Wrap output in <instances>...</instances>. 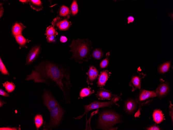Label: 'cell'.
Returning a JSON list of instances; mask_svg holds the SVG:
<instances>
[{
  "label": "cell",
  "mask_w": 173,
  "mask_h": 130,
  "mask_svg": "<svg viewBox=\"0 0 173 130\" xmlns=\"http://www.w3.org/2000/svg\"><path fill=\"white\" fill-rule=\"evenodd\" d=\"M70 18V16L69 14L64 18L57 17L53 19L51 23L53 26L57 28L60 30L66 31L72 24L71 22L69 20Z\"/></svg>",
  "instance_id": "cell-7"
},
{
  "label": "cell",
  "mask_w": 173,
  "mask_h": 130,
  "mask_svg": "<svg viewBox=\"0 0 173 130\" xmlns=\"http://www.w3.org/2000/svg\"><path fill=\"white\" fill-rule=\"evenodd\" d=\"M43 102L49 110L59 103L48 91L44 90L42 96Z\"/></svg>",
  "instance_id": "cell-8"
},
{
  "label": "cell",
  "mask_w": 173,
  "mask_h": 130,
  "mask_svg": "<svg viewBox=\"0 0 173 130\" xmlns=\"http://www.w3.org/2000/svg\"><path fill=\"white\" fill-rule=\"evenodd\" d=\"M138 72V75L133 76L132 77L129 83V86L132 87V92L134 91L137 88L140 89L142 79L146 75L142 73Z\"/></svg>",
  "instance_id": "cell-11"
},
{
  "label": "cell",
  "mask_w": 173,
  "mask_h": 130,
  "mask_svg": "<svg viewBox=\"0 0 173 130\" xmlns=\"http://www.w3.org/2000/svg\"><path fill=\"white\" fill-rule=\"evenodd\" d=\"M26 28V27L21 23L17 22H15L12 28V35L15 37L18 35H22V31Z\"/></svg>",
  "instance_id": "cell-16"
},
{
  "label": "cell",
  "mask_w": 173,
  "mask_h": 130,
  "mask_svg": "<svg viewBox=\"0 0 173 130\" xmlns=\"http://www.w3.org/2000/svg\"><path fill=\"white\" fill-rule=\"evenodd\" d=\"M171 65V61H167L159 66L158 67V71L160 73L163 74L169 70Z\"/></svg>",
  "instance_id": "cell-20"
},
{
  "label": "cell",
  "mask_w": 173,
  "mask_h": 130,
  "mask_svg": "<svg viewBox=\"0 0 173 130\" xmlns=\"http://www.w3.org/2000/svg\"><path fill=\"white\" fill-rule=\"evenodd\" d=\"M91 41L87 39H73L69 45L70 51L72 53L70 59H74L76 62L81 64L88 61L91 57V52L93 49Z\"/></svg>",
  "instance_id": "cell-2"
},
{
  "label": "cell",
  "mask_w": 173,
  "mask_h": 130,
  "mask_svg": "<svg viewBox=\"0 0 173 130\" xmlns=\"http://www.w3.org/2000/svg\"><path fill=\"white\" fill-rule=\"evenodd\" d=\"M137 104L135 100L132 99H127L125 101L124 104L125 112L129 115L133 114L136 108Z\"/></svg>",
  "instance_id": "cell-12"
},
{
  "label": "cell",
  "mask_w": 173,
  "mask_h": 130,
  "mask_svg": "<svg viewBox=\"0 0 173 130\" xmlns=\"http://www.w3.org/2000/svg\"><path fill=\"white\" fill-rule=\"evenodd\" d=\"M26 79L28 81L33 80L35 83H53L61 90L66 103L69 104L70 103L72 85L70 71L68 65L43 61L35 66L31 73L27 76Z\"/></svg>",
  "instance_id": "cell-1"
},
{
  "label": "cell",
  "mask_w": 173,
  "mask_h": 130,
  "mask_svg": "<svg viewBox=\"0 0 173 130\" xmlns=\"http://www.w3.org/2000/svg\"><path fill=\"white\" fill-rule=\"evenodd\" d=\"M113 97L111 101L107 102H100L98 101H94L90 104L87 105H84V112L83 114L81 116L74 118L75 119H80L84 115L87 114L88 112L92 110L98 109L100 108H103L106 107H111L114 104L119 106L118 104L116 102L119 100L121 98L120 96H118L117 95L113 94Z\"/></svg>",
  "instance_id": "cell-4"
},
{
  "label": "cell",
  "mask_w": 173,
  "mask_h": 130,
  "mask_svg": "<svg viewBox=\"0 0 173 130\" xmlns=\"http://www.w3.org/2000/svg\"><path fill=\"white\" fill-rule=\"evenodd\" d=\"M0 95L5 97L9 96V94L3 91L2 89H0Z\"/></svg>",
  "instance_id": "cell-34"
},
{
  "label": "cell",
  "mask_w": 173,
  "mask_h": 130,
  "mask_svg": "<svg viewBox=\"0 0 173 130\" xmlns=\"http://www.w3.org/2000/svg\"><path fill=\"white\" fill-rule=\"evenodd\" d=\"M170 105L169 106V108L170 110L169 115L171 117V119L172 120V123L173 121V106L171 102L170 101Z\"/></svg>",
  "instance_id": "cell-31"
},
{
  "label": "cell",
  "mask_w": 173,
  "mask_h": 130,
  "mask_svg": "<svg viewBox=\"0 0 173 130\" xmlns=\"http://www.w3.org/2000/svg\"><path fill=\"white\" fill-rule=\"evenodd\" d=\"M94 92L91 88H84L80 91V96L81 98L86 97L90 95Z\"/></svg>",
  "instance_id": "cell-25"
},
{
  "label": "cell",
  "mask_w": 173,
  "mask_h": 130,
  "mask_svg": "<svg viewBox=\"0 0 173 130\" xmlns=\"http://www.w3.org/2000/svg\"><path fill=\"white\" fill-rule=\"evenodd\" d=\"M67 40L68 39L67 38L64 36H61L60 37V41L62 43H65L66 42Z\"/></svg>",
  "instance_id": "cell-36"
},
{
  "label": "cell",
  "mask_w": 173,
  "mask_h": 130,
  "mask_svg": "<svg viewBox=\"0 0 173 130\" xmlns=\"http://www.w3.org/2000/svg\"><path fill=\"white\" fill-rule=\"evenodd\" d=\"M160 84L156 88L155 92L156 95L160 98L166 96L170 90L169 85L168 83L162 79H160Z\"/></svg>",
  "instance_id": "cell-10"
},
{
  "label": "cell",
  "mask_w": 173,
  "mask_h": 130,
  "mask_svg": "<svg viewBox=\"0 0 173 130\" xmlns=\"http://www.w3.org/2000/svg\"><path fill=\"white\" fill-rule=\"evenodd\" d=\"M111 73L107 70H104L99 74L97 83V86L100 87L104 86Z\"/></svg>",
  "instance_id": "cell-15"
},
{
  "label": "cell",
  "mask_w": 173,
  "mask_h": 130,
  "mask_svg": "<svg viewBox=\"0 0 173 130\" xmlns=\"http://www.w3.org/2000/svg\"><path fill=\"white\" fill-rule=\"evenodd\" d=\"M41 46L40 45L33 47L26 57L25 65L31 64L37 58L41 51Z\"/></svg>",
  "instance_id": "cell-9"
},
{
  "label": "cell",
  "mask_w": 173,
  "mask_h": 130,
  "mask_svg": "<svg viewBox=\"0 0 173 130\" xmlns=\"http://www.w3.org/2000/svg\"><path fill=\"white\" fill-rule=\"evenodd\" d=\"M1 130H17L16 128H11L9 127L0 128Z\"/></svg>",
  "instance_id": "cell-37"
},
{
  "label": "cell",
  "mask_w": 173,
  "mask_h": 130,
  "mask_svg": "<svg viewBox=\"0 0 173 130\" xmlns=\"http://www.w3.org/2000/svg\"><path fill=\"white\" fill-rule=\"evenodd\" d=\"M3 84L6 90L9 93L13 92L15 88V85L12 82L7 81L3 83Z\"/></svg>",
  "instance_id": "cell-24"
},
{
  "label": "cell",
  "mask_w": 173,
  "mask_h": 130,
  "mask_svg": "<svg viewBox=\"0 0 173 130\" xmlns=\"http://www.w3.org/2000/svg\"><path fill=\"white\" fill-rule=\"evenodd\" d=\"M34 122L37 129H38L43 123V120L42 115L40 114L36 115L34 118Z\"/></svg>",
  "instance_id": "cell-27"
},
{
  "label": "cell",
  "mask_w": 173,
  "mask_h": 130,
  "mask_svg": "<svg viewBox=\"0 0 173 130\" xmlns=\"http://www.w3.org/2000/svg\"><path fill=\"white\" fill-rule=\"evenodd\" d=\"M19 1L23 3H29V0H20Z\"/></svg>",
  "instance_id": "cell-38"
},
{
  "label": "cell",
  "mask_w": 173,
  "mask_h": 130,
  "mask_svg": "<svg viewBox=\"0 0 173 130\" xmlns=\"http://www.w3.org/2000/svg\"><path fill=\"white\" fill-rule=\"evenodd\" d=\"M113 96L111 92L103 88L99 89L96 94L97 97L98 99L102 100L112 99Z\"/></svg>",
  "instance_id": "cell-14"
},
{
  "label": "cell",
  "mask_w": 173,
  "mask_h": 130,
  "mask_svg": "<svg viewBox=\"0 0 173 130\" xmlns=\"http://www.w3.org/2000/svg\"><path fill=\"white\" fill-rule=\"evenodd\" d=\"M91 56L95 59L99 60L103 57V53L101 49L96 48L94 50L91 54Z\"/></svg>",
  "instance_id": "cell-23"
},
{
  "label": "cell",
  "mask_w": 173,
  "mask_h": 130,
  "mask_svg": "<svg viewBox=\"0 0 173 130\" xmlns=\"http://www.w3.org/2000/svg\"><path fill=\"white\" fill-rule=\"evenodd\" d=\"M98 73V71L95 67L93 66H90L86 73L88 75L86 81L88 84H93V81L97 77Z\"/></svg>",
  "instance_id": "cell-13"
},
{
  "label": "cell",
  "mask_w": 173,
  "mask_h": 130,
  "mask_svg": "<svg viewBox=\"0 0 173 130\" xmlns=\"http://www.w3.org/2000/svg\"><path fill=\"white\" fill-rule=\"evenodd\" d=\"M78 8L76 0H74L71 3L70 10L69 14L72 16H75L78 13Z\"/></svg>",
  "instance_id": "cell-21"
},
{
  "label": "cell",
  "mask_w": 173,
  "mask_h": 130,
  "mask_svg": "<svg viewBox=\"0 0 173 130\" xmlns=\"http://www.w3.org/2000/svg\"><path fill=\"white\" fill-rule=\"evenodd\" d=\"M57 29L52 25L49 26L46 29L45 35L46 36H54L55 37L58 35Z\"/></svg>",
  "instance_id": "cell-22"
},
{
  "label": "cell",
  "mask_w": 173,
  "mask_h": 130,
  "mask_svg": "<svg viewBox=\"0 0 173 130\" xmlns=\"http://www.w3.org/2000/svg\"><path fill=\"white\" fill-rule=\"evenodd\" d=\"M3 3H0V17L1 18L4 12V9L3 6Z\"/></svg>",
  "instance_id": "cell-35"
},
{
  "label": "cell",
  "mask_w": 173,
  "mask_h": 130,
  "mask_svg": "<svg viewBox=\"0 0 173 130\" xmlns=\"http://www.w3.org/2000/svg\"><path fill=\"white\" fill-rule=\"evenodd\" d=\"M15 38L17 43L19 45V48L23 47L27 48L26 44L31 40L26 39L22 35H19L16 36Z\"/></svg>",
  "instance_id": "cell-19"
},
{
  "label": "cell",
  "mask_w": 173,
  "mask_h": 130,
  "mask_svg": "<svg viewBox=\"0 0 173 130\" xmlns=\"http://www.w3.org/2000/svg\"><path fill=\"white\" fill-rule=\"evenodd\" d=\"M70 12L69 8L64 5H62L60 8L59 11V14L60 16H67Z\"/></svg>",
  "instance_id": "cell-26"
},
{
  "label": "cell",
  "mask_w": 173,
  "mask_h": 130,
  "mask_svg": "<svg viewBox=\"0 0 173 130\" xmlns=\"http://www.w3.org/2000/svg\"><path fill=\"white\" fill-rule=\"evenodd\" d=\"M156 96L155 91L144 90H141L135 99L136 102L138 104L139 108L137 112L135 114V117H139L141 114L140 111L141 110L142 106L150 102L152 100L150 99L155 97Z\"/></svg>",
  "instance_id": "cell-5"
},
{
  "label": "cell",
  "mask_w": 173,
  "mask_h": 130,
  "mask_svg": "<svg viewBox=\"0 0 173 130\" xmlns=\"http://www.w3.org/2000/svg\"><path fill=\"white\" fill-rule=\"evenodd\" d=\"M0 71L4 75H9V73L1 58H0Z\"/></svg>",
  "instance_id": "cell-29"
},
{
  "label": "cell",
  "mask_w": 173,
  "mask_h": 130,
  "mask_svg": "<svg viewBox=\"0 0 173 130\" xmlns=\"http://www.w3.org/2000/svg\"><path fill=\"white\" fill-rule=\"evenodd\" d=\"M146 130H160L161 129L160 127L157 126L156 124H154L153 125L151 126L146 129Z\"/></svg>",
  "instance_id": "cell-30"
},
{
  "label": "cell",
  "mask_w": 173,
  "mask_h": 130,
  "mask_svg": "<svg viewBox=\"0 0 173 130\" xmlns=\"http://www.w3.org/2000/svg\"><path fill=\"white\" fill-rule=\"evenodd\" d=\"M55 37L54 36H46V38L47 42L48 43H52L54 42Z\"/></svg>",
  "instance_id": "cell-32"
},
{
  "label": "cell",
  "mask_w": 173,
  "mask_h": 130,
  "mask_svg": "<svg viewBox=\"0 0 173 130\" xmlns=\"http://www.w3.org/2000/svg\"><path fill=\"white\" fill-rule=\"evenodd\" d=\"M49 111L50 121L49 127L52 128L56 127L58 125L62 118L63 109L58 104Z\"/></svg>",
  "instance_id": "cell-6"
},
{
  "label": "cell",
  "mask_w": 173,
  "mask_h": 130,
  "mask_svg": "<svg viewBox=\"0 0 173 130\" xmlns=\"http://www.w3.org/2000/svg\"><path fill=\"white\" fill-rule=\"evenodd\" d=\"M6 103V102H4L2 100H1V99L0 101V107H2L3 106V105Z\"/></svg>",
  "instance_id": "cell-39"
},
{
  "label": "cell",
  "mask_w": 173,
  "mask_h": 130,
  "mask_svg": "<svg viewBox=\"0 0 173 130\" xmlns=\"http://www.w3.org/2000/svg\"><path fill=\"white\" fill-rule=\"evenodd\" d=\"M127 23L129 24L130 23H132L135 20V18L134 17L132 16H128L127 18Z\"/></svg>",
  "instance_id": "cell-33"
},
{
  "label": "cell",
  "mask_w": 173,
  "mask_h": 130,
  "mask_svg": "<svg viewBox=\"0 0 173 130\" xmlns=\"http://www.w3.org/2000/svg\"><path fill=\"white\" fill-rule=\"evenodd\" d=\"M121 117L118 113L112 111H102L99 115L96 121V128L103 130H117L113 126L122 122Z\"/></svg>",
  "instance_id": "cell-3"
},
{
  "label": "cell",
  "mask_w": 173,
  "mask_h": 130,
  "mask_svg": "<svg viewBox=\"0 0 173 130\" xmlns=\"http://www.w3.org/2000/svg\"><path fill=\"white\" fill-rule=\"evenodd\" d=\"M29 4L32 9L38 11L43 8L41 2L40 0H30Z\"/></svg>",
  "instance_id": "cell-18"
},
{
  "label": "cell",
  "mask_w": 173,
  "mask_h": 130,
  "mask_svg": "<svg viewBox=\"0 0 173 130\" xmlns=\"http://www.w3.org/2000/svg\"><path fill=\"white\" fill-rule=\"evenodd\" d=\"M153 120L156 124H160L164 119L163 114L160 109L155 110L153 114Z\"/></svg>",
  "instance_id": "cell-17"
},
{
  "label": "cell",
  "mask_w": 173,
  "mask_h": 130,
  "mask_svg": "<svg viewBox=\"0 0 173 130\" xmlns=\"http://www.w3.org/2000/svg\"><path fill=\"white\" fill-rule=\"evenodd\" d=\"M110 55V52H108L106 53V58L102 60L100 63V66L101 68H104L108 66L109 63Z\"/></svg>",
  "instance_id": "cell-28"
}]
</instances>
